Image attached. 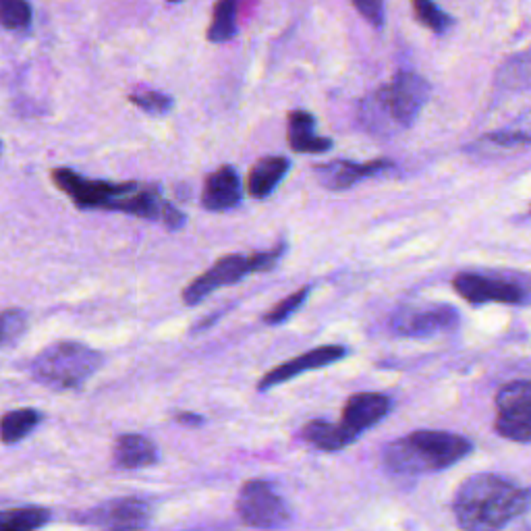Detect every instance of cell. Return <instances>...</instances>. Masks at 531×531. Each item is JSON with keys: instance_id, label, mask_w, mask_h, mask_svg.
<instances>
[{"instance_id": "obj_1", "label": "cell", "mask_w": 531, "mask_h": 531, "mask_svg": "<svg viewBox=\"0 0 531 531\" xmlns=\"http://www.w3.org/2000/svg\"><path fill=\"white\" fill-rule=\"evenodd\" d=\"M52 181L79 210L123 212L146 220L162 222L166 229L177 231L185 225V214L166 202L156 185H142L135 181L110 183L88 179L67 166L52 171Z\"/></svg>"}, {"instance_id": "obj_2", "label": "cell", "mask_w": 531, "mask_h": 531, "mask_svg": "<svg viewBox=\"0 0 531 531\" xmlns=\"http://www.w3.org/2000/svg\"><path fill=\"white\" fill-rule=\"evenodd\" d=\"M531 511V488H519L494 473L467 478L453 498V513L463 529H500Z\"/></svg>"}, {"instance_id": "obj_3", "label": "cell", "mask_w": 531, "mask_h": 531, "mask_svg": "<svg viewBox=\"0 0 531 531\" xmlns=\"http://www.w3.org/2000/svg\"><path fill=\"white\" fill-rule=\"evenodd\" d=\"M473 444L459 434L417 430L386 446L384 467L395 478H419L453 467L471 455Z\"/></svg>"}, {"instance_id": "obj_4", "label": "cell", "mask_w": 531, "mask_h": 531, "mask_svg": "<svg viewBox=\"0 0 531 531\" xmlns=\"http://www.w3.org/2000/svg\"><path fill=\"white\" fill-rule=\"evenodd\" d=\"M430 92V83L422 75L399 71L393 81L361 102L359 119L370 131H386L390 125L407 129L422 113Z\"/></svg>"}, {"instance_id": "obj_5", "label": "cell", "mask_w": 531, "mask_h": 531, "mask_svg": "<svg viewBox=\"0 0 531 531\" xmlns=\"http://www.w3.org/2000/svg\"><path fill=\"white\" fill-rule=\"evenodd\" d=\"M102 363L104 355L96 349L77 341H59L34 357L32 376L54 390H75L86 384Z\"/></svg>"}, {"instance_id": "obj_6", "label": "cell", "mask_w": 531, "mask_h": 531, "mask_svg": "<svg viewBox=\"0 0 531 531\" xmlns=\"http://www.w3.org/2000/svg\"><path fill=\"white\" fill-rule=\"evenodd\" d=\"M283 256H285V243H278L274 249L260 251V254H251V256L231 254L220 258L204 274L193 278V281L187 285V289L183 291V303L189 307L198 305L214 291L237 285L249 274L272 270Z\"/></svg>"}, {"instance_id": "obj_7", "label": "cell", "mask_w": 531, "mask_h": 531, "mask_svg": "<svg viewBox=\"0 0 531 531\" xmlns=\"http://www.w3.org/2000/svg\"><path fill=\"white\" fill-rule=\"evenodd\" d=\"M237 515L249 527L281 529L291 525V509L270 482L247 480L237 496Z\"/></svg>"}, {"instance_id": "obj_8", "label": "cell", "mask_w": 531, "mask_h": 531, "mask_svg": "<svg viewBox=\"0 0 531 531\" xmlns=\"http://www.w3.org/2000/svg\"><path fill=\"white\" fill-rule=\"evenodd\" d=\"M461 324V314L455 305L432 303L417 307H401L388 320L390 330L399 337L430 339L442 332H453Z\"/></svg>"}, {"instance_id": "obj_9", "label": "cell", "mask_w": 531, "mask_h": 531, "mask_svg": "<svg viewBox=\"0 0 531 531\" xmlns=\"http://www.w3.org/2000/svg\"><path fill=\"white\" fill-rule=\"evenodd\" d=\"M496 432L511 442H531V380H517L498 390Z\"/></svg>"}, {"instance_id": "obj_10", "label": "cell", "mask_w": 531, "mask_h": 531, "mask_svg": "<svg viewBox=\"0 0 531 531\" xmlns=\"http://www.w3.org/2000/svg\"><path fill=\"white\" fill-rule=\"evenodd\" d=\"M152 519L150 502L137 496H123L100 502V505L83 511L79 523L102 529H142Z\"/></svg>"}, {"instance_id": "obj_11", "label": "cell", "mask_w": 531, "mask_h": 531, "mask_svg": "<svg viewBox=\"0 0 531 531\" xmlns=\"http://www.w3.org/2000/svg\"><path fill=\"white\" fill-rule=\"evenodd\" d=\"M455 291L471 305L484 303H507L519 305L525 301V291L505 278L480 274V272H461L453 281Z\"/></svg>"}, {"instance_id": "obj_12", "label": "cell", "mask_w": 531, "mask_h": 531, "mask_svg": "<svg viewBox=\"0 0 531 531\" xmlns=\"http://www.w3.org/2000/svg\"><path fill=\"white\" fill-rule=\"evenodd\" d=\"M349 355V349L343 345H324V347H316L312 351H307L299 357H293L289 361H283L281 366H276L274 370H270L258 384L260 393H266V390L278 386V384H285L301 374H307L312 370H322L332 366V363L343 361Z\"/></svg>"}, {"instance_id": "obj_13", "label": "cell", "mask_w": 531, "mask_h": 531, "mask_svg": "<svg viewBox=\"0 0 531 531\" xmlns=\"http://www.w3.org/2000/svg\"><path fill=\"white\" fill-rule=\"evenodd\" d=\"M395 166L393 160L378 158L370 162H353V160H332L326 164H316V177L322 187L330 191H347L363 179H372L390 171Z\"/></svg>"}, {"instance_id": "obj_14", "label": "cell", "mask_w": 531, "mask_h": 531, "mask_svg": "<svg viewBox=\"0 0 531 531\" xmlns=\"http://www.w3.org/2000/svg\"><path fill=\"white\" fill-rule=\"evenodd\" d=\"M390 411H393V399L388 395L357 393L347 399L341 413V424L359 438L366 430L384 422Z\"/></svg>"}, {"instance_id": "obj_15", "label": "cell", "mask_w": 531, "mask_h": 531, "mask_svg": "<svg viewBox=\"0 0 531 531\" xmlns=\"http://www.w3.org/2000/svg\"><path fill=\"white\" fill-rule=\"evenodd\" d=\"M241 179L235 166L225 164L210 173L202 189V206L208 212H229L241 204Z\"/></svg>"}, {"instance_id": "obj_16", "label": "cell", "mask_w": 531, "mask_h": 531, "mask_svg": "<svg viewBox=\"0 0 531 531\" xmlns=\"http://www.w3.org/2000/svg\"><path fill=\"white\" fill-rule=\"evenodd\" d=\"M287 142L299 154H324L332 148V139L316 133V117L301 108L289 113Z\"/></svg>"}, {"instance_id": "obj_17", "label": "cell", "mask_w": 531, "mask_h": 531, "mask_svg": "<svg viewBox=\"0 0 531 531\" xmlns=\"http://www.w3.org/2000/svg\"><path fill=\"white\" fill-rule=\"evenodd\" d=\"M113 461L119 469H144L160 461L158 446L144 434H121L115 442Z\"/></svg>"}, {"instance_id": "obj_18", "label": "cell", "mask_w": 531, "mask_h": 531, "mask_svg": "<svg viewBox=\"0 0 531 531\" xmlns=\"http://www.w3.org/2000/svg\"><path fill=\"white\" fill-rule=\"evenodd\" d=\"M291 169V160L285 156L260 158L247 177V193L256 200H266L283 183Z\"/></svg>"}, {"instance_id": "obj_19", "label": "cell", "mask_w": 531, "mask_h": 531, "mask_svg": "<svg viewBox=\"0 0 531 531\" xmlns=\"http://www.w3.org/2000/svg\"><path fill=\"white\" fill-rule=\"evenodd\" d=\"M299 436L305 444H310L314 446V449L324 451V453L343 451L357 440V436L349 432L341 422L332 424V422H326V419H312V422H307L301 428Z\"/></svg>"}, {"instance_id": "obj_20", "label": "cell", "mask_w": 531, "mask_h": 531, "mask_svg": "<svg viewBox=\"0 0 531 531\" xmlns=\"http://www.w3.org/2000/svg\"><path fill=\"white\" fill-rule=\"evenodd\" d=\"M482 144L496 150H517L531 146V110H525L511 125L488 133Z\"/></svg>"}, {"instance_id": "obj_21", "label": "cell", "mask_w": 531, "mask_h": 531, "mask_svg": "<svg viewBox=\"0 0 531 531\" xmlns=\"http://www.w3.org/2000/svg\"><path fill=\"white\" fill-rule=\"evenodd\" d=\"M44 415L38 409L25 407V409H15L7 411L3 415V444L11 446L30 436L40 424H42Z\"/></svg>"}, {"instance_id": "obj_22", "label": "cell", "mask_w": 531, "mask_h": 531, "mask_svg": "<svg viewBox=\"0 0 531 531\" xmlns=\"http://www.w3.org/2000/svg\"><path fill=\"white\" fill-rule=\"evenodd\" d=\"M206 36L212 44L229 42L237 36V0H218Z\"/></svg>"}, {"instance_id": "obj_23", "label": "cell", "mask_w": 531, "mask_h": 531, "mask_svg": "<svg viewBox=\"0 0 531 531\" xmlns=\"http://www.w3.org/2000/svg\"><path fill=\"white\" fill-rule=\"evenodd\" d=\"M50 511L42 507H21L3 511L0 515V527L5 531H34L44 527L50 521Z\"/></svg>"}, {"instance_id": "obj_24", "label": "cell", "mask_w": 531, "mask_h": 531, "mask_svg": "<svg viewBox=\"0 0 531 531\" xmlns=\"http://www.w3.org/2000/svg\"><path fill=\"white\" fill-rule=\"evenodd\" d=\"M498 83L507 90H523L531 86V50L509 59L498 73Z\"/></svg>"}, {"instance_id": "obj_25", "label": "cell", "mask_w": 531, "mask_h": 531, "mask_svg": "<svg viewBox=\"0 0 531 531\" xmlns=\"http://www.w3.org/2000/svg\"><path fill=\"white\" fill-rule=\"evenodd\" d=\"M415 19L426 25L434 34H444L453 25V17L446 15L434 0H411Z\"/></svg>"}, {"instance_id": "obj_26", "label": "cell", "mask_w": 531, "mask_h": 531, "mask_svg": "<svg viewBox=\"0 0 531 531\" xmlns=\"http://www.w3.org/2000/svg\"><path fill=\"white\" fill-rule=\"evenodd\" d=\"M310 293H312V287L307 285V287H303V289L291 293V295L285 297L283 301H278V303L272 307L270 312L264 314V322H266L268 326H278V324L287 322V320L299 310V307L305 303V299L310 297Z\"/></svg>"}, {"instance_id": "obj_27", "label": "cell", "mask_w": 531, "mask_h": 531, "mask_svg": "<svg viewBox=\"0 0 531 531\" xmlns=\"http://www.w3.org/2000/svg\"><path fill=\"white\" fill-rule=\"evenodd\" d=\"M129 102L137 106L139 110H144L146 115L152 117H162L166 113H171L175 102L169 94H162L156 90H144V92H135L129 96Z\"/></svg>"}, {"instance_id": "obj_28", "label": "cell", "mask_w": 531, "mask_h": 531, "mask_svg": "<svg viewBox=\"0 0 531 531\" xmlns=\"http://www.w3.org/2000/svg\"><path fill=\"white\" fill-rule=\"evenodd\" d=\"M0 21L7 30H25L32 23V7L27 0H0Z\"/></svg>"}, {"instance_id": "obj_29", "label": "cell", "mask_w": 531, "mask_h": 531, "mask_svg": "<svg viewBox=\"0 0 531 531\" xmlns=\"http://www.w3.org/2000/svg\"><path fill=\"white\" fill-rule=\"evenodd\" d=\"M27 330V314L17 307L3 312V326H0V345L9 349L13 343H17L23 332Z\"/></svg>"}, {"instance_id": "obj_30", "label": "cell", "mask_w": 531, "mask_h": 531, "mask_svg": "<svg viewBox=\"0 0 531 531\" xmlns=\"http://www.w3.org/2000/svg\"><path fill=\"white\" fill-rule=\"evenodd\" d=\"M353 7L357 9V13L368 19L374 27H382L384 25V0H351Z\"/></svg>"}, {"instance_id": "obj_31", "label": "cell", "mask_w": 531, "mask_h": 531, "mask_svg": "<svg viewBox=\"0 0 531 531\" xmlns=\"http://www.w3.org/2000/svg\"><path fill=\"white\" fill-rule=\"evenodd\" d=\"M175 422L181 424V426H187V428H198V426L204 424V417L198 415V413L183 411V413H177L175 415Z\"/></svg>"}, {"instance_id": "obj_32", "label": "cell", "mask_w": 531, "mask_h": 531, "mask_svg": "<svg viewBox=\"0 0 531 531\" xmlns=\"http://www.w3.org/2000/svg\"><path fill=\"white\" fill-rule=\"evenodd\" d=\"M169 3H181V0H169Z\"/></svg>"}, {"instance_id": "obj_33", "label": "cell", "mask_w": 531, "mask_h": 531, "mask_svg": "<svg viewBox=\"0 0 531 531\" xmlns=\"http://www.w3.org/2000/svg\"><path fill=\"white\" fill-rule=\"evenodd\" d=\"M237 3H239V0H237Z\"/></svg>"}]
</instances>
